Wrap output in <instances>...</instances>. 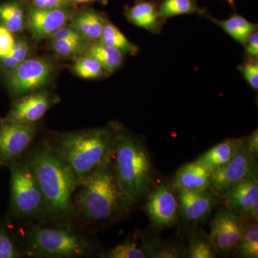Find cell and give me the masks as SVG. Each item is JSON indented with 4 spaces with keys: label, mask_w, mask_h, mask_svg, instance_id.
Listing matches in <instances>:
<instances>
[{
    "label": "cell",
    "mask_w": 258,
    "mask_h": 258,
    "mask_svg": "<svg viewBox=\"0 0 258 258\" xmlns=\"http://www.w3.org/2000/svg\"><path fill=\"white\" fill-rule=\"evenodd\" d=\"M26 160L43 195L49 218L71 224L77 217L73 196L80 185L74 171L46 142L35 146Z\"/></svg>",
    "instance_id": "cell-1"
},
{
    "label": "cell",
    "mask_w": 258,
    "mask_h": 258,
    "mask_svg": "<svg viewBox=\"0 0 258 258\" xmlns=\"http://www.w3.org/2000/svg\"><path fill=\"white\" fill-rule=\"evenodd\" d=\"M119 123L54 134L46 143L69 164L79 184L111 160Z\"/></svg>",
    "instance_id": "cell-2"
},
{
    "label": "cell",
    "mask_w": 258,
    "mask_h": 258,
    "mask_svg": "<svg viewBox=\"0 0 258 258\" xmlns=\"http://www.w3.org/2000/svg\"><path fill=\"white\" fill-rule=\"evenodd\" d=\"M77 217L88 224L105 223L125 215L135 204L121 187L111 160L79 185Z\"/></svg>",
    "instance_id": "cell-3"
},
{
    "label": "cell",
    "mask_w": 258,
    "mask_h": 258,
    "mask_svg": "<svg viewBox=\"0 0 258 258\" xmlns=\"http://www.w3.org/2000/svg\"><path fill=\"white\" fill-rule=\"evenodd\" d=\"M112 162L118 182L134 203L147 197L154 179L150 154L140 139L120 124Z\"/></svg>",
    "instance_id": "cell-4"
},
{
    "label": "cell",
    "mask_w": 258,
    "mask_h": 258,
    "mask_svg": "<svg viewBox=\"0 0 258 258\" xmlns=\"http://www.w3.org/2000/svg\"><path fill=\"white\" fill-rule=\"evenodd\" d=\"M24 255L46 258L88 257L94 252L92 241L76 232L71 224L52 226L30 225L20 230Z\"/></svg>",
    "instance_id": "cell-5"
},
{
    "label": "cell",
    "mask_w": 258,
    "mask_h": 258,
    "mask_svg": "<svg viewBox=\"0 0 258 258\" xmlns=\"http://www.w3.org/2000/svg\"><path fill=\"white\" fill-rule=\"evenodd\" d=\"M8 167L10 171L11 216L17 220L48 219L43 195L26 159L21 158Z\"/></svg>",
    "instance_id": "cell-6"
},
{
    "label": "cell",
    "mask_w": 258,
    "mask_h": 258,
    "mask_svg": "<svg viewBox=\"0 0 258 258\" xmlns=\"http://www.w3.org/2000/svg\"><path fill=\"white\" fill-rule=\"evenodd\" d=\"M53 72L54 64L48 58L29 57L5 74L7 87L12 94L19 97L42 91L50 82Z\"/></svg>",
    "instance_id": "cell-7"
},
{
    "label": "cell",
    "mask_w": 258,
    "mask_h": 258,
    "mask_svg": "<svg viewBox=\"0 0 258 258\" xmlns=\"http://www.w3.org/2000/svg\"><path fill=\"white\" fill-rule=\"evenodd\" d=\"M258 176L257 159L252 155L242 139L235 157L217 170L212 171L210 191L218 198L241 181Z\"/></svg>",
    "instance_id": "cell-8"
},
{
    "label": "cell",
    "mask_w": 258,
    "mask_h": 258,
    "mask_svg": "<svg viewBox=\"0 0 258 258\" xmlns=\"http://www.w3.org/2000/svg\"><path fill=\"white\" fill-rule=\"evenodd\" d=\"M36 123L0 119V167L21 159L37 134Z\"/></svg>",
    "instance_id": "cell-9"
},
{
    "label": "cell",
    "mask_w": 258,
    "mask_h": 258,
    "mask_svg": "<svg viewBox=\"0 0 258 258\" xmlns=\"http://www.w3.org/2000/svg\"><path fill=\"white\" fill-rule=\"evenodd\" d=\"M144 210L154 229L163 230L176 225L179 204L174 184L161 183L151 188L147 194Z\"/></svg>",
    "instance_id": "cell-10"
},
{
    "label": "cell",
    "mask_w": 258,
    "mask_h": 258,
    "mask_svg": "<svg viewBox=\"0 0 258 258\" xmlns=\"http://www.w3.org/2000/svg\"><path fill=\"white\" fill-rule=\"evenodd\" d=\"M26 4V28L37 41L71 23L78 8L42 9Z\"/></svg>",
    "instance_id": "cell-11"
},
{
    "label": "cell",
    "mask_w": 258,
    "mask_h": 258,
    "mask_svg": "<svg viewBox=\"0 0 258 258\" xmlns=\"http://www.w3.org/2000/svg\"><path fill=\"white\" fill-rule=\"evenodd\" d=\"M245 223L238 214L228 210H220L211 222L210 237L218 254H229L235 251Z\"/></svg>",
    "instance_id": "cell-12"
},
{
    "label": "cell",
    "mask_w": 258,
    "mask_h": 258,
    "mask_svg": "<svg viewBox=\"0 0 258 258\" xmlns=\"http://www.w3.org/2000/svg\"><path fill=\"white\" fill-rule=\"evenodd\" d=\"M179 215L187 223L206 220L220 203V198L210 190H187L176 188Z\"/></svg>",
    "instance_id": "cell-13"
},
{
    "label": "cell",
    "mask_w": 258,
    "mask_h": 258,
    "mask_svg": "<svg viewBox=\"0 0 258 258\" xmlns=\"http://www.w3.org/2000/svg\"><path fill=\"white\" fill-rule=\"evenodd\" d=\"M58 101V97L47 91L28 93L20 96L13 103L5 118L21 123H36Z\"/></svg>",
    "instance_id": "cell-14"
},
{
    "label": "cell",
    "mask_w": 258,
    "mask_h": 258,
    "mask_svg": "<svg viewBox=\"0 0 258 258\" xmlns=\"http://www.w3.org/2000/svg\"><path fill=\"white\" fill-rule=\"evenodd\" d=\"M226 210L235 212L244 219L246 214L258 203V176L241 181L220 198Z\"/></svg>",
    "instance_id": "cell-15"
},
{
    "label": "cell",
    "mask_w": 258,
    "mask_h": 258,
    "mask_svg": "<svg viewBox=\"0 0 258 258\" xmlns=\"http://www.w3.org/2000/svg\"><path fill=\"white\" fill-rule=\"evenodd\" d=\"M124 15L129 23L154 34H160L166 23L159 15L157 0H137L125 7Z\"/></svg>",
    "instance_id": "cell-16"
},
{
    "label": "cell",
    "mask_w": 258,
    "mask_h": 258,
    "mask_svg": "<svg viewBox=\"0 0 258 258\" xmlns=\"http://www.w3.org/2000/svg\"><path fill=\"white\" fill-rule=\"evenodd\" d=\"M108 20L104 13L94 10L88 5H84L83 8L76 10L70 23L85 41L90 42L100 40Z\"/></svg>",
    "instance_id": "cell-17"
},
{
    "label": "cell",
    "mask_w": 258,
    "mask_h": 258,
    "mask_svg": "<svg viewBox=\"0 0 258 258\" xmlns=\"http://www.w3.org/2000/svg\"><path fill=\"white\" fill-rule=\"evenodd\" d=\"M212 171L196 161L186 163L176 171L174 186L178 189L209 190Z\"/></svg>",
    "instance_id": "cell-18"
},
{
    "label": "cell",
    "mask_w": 258,
    "mask_h": 258,
    "mask_svg": "<svg viewBox=\"0 0 258 258\" xmlns=\"http://www.w3.org/2000/svg\"><path fill=\"white\" fill-rule=\"evenodd\" d=\"M243 139H227L214 146L195 161L214 171L225 165L236 154Z\"/></svg>",
    "instance_id": "cell-19"
},
{
    "label": "cell",
    "mask_w": 258,
    "mask_h": 258,
    "mask_svg": "<svg viewBox=\"0 0 258 258\" xmlns=\"http://www.w3.org/2000/svg\"><path fill=\"white\" fill-rule=\"evenodd\" d=\"M83 55L96 59L109 75L121 68L124 62L125 55L116 49L107 46L99 40L87 42Z\"/></svg>",
    "instance_id": "cell-20"
},
{
    "label": "cell",
    "mask_w": 258,
    "mask_h": 258,
    "mask_svg": "<svg viewBox=\"0 0 258 258\" xmlns=\"http://www.w3.org/2000/svg\"><path fill=\"white\" fill-rule=\"evenodd\" d=\"M204 17L216 24L227 35L242 45L245 44L251 34L257 30V24L250 23L247 19L236 13L225 20H217L210 15V13Z\"/></svg>",
    "instance_id": "cell-21"
},
{
    "label": "cell",
    "mask_w": 258,
    "mask_h": 258,
    "mask_svg": "<svg viewBox=\"0 0 258 258\" xmlns=\"http://www.w3.org/2000/svg\"><path fill=\"white\" fill-rule=\"evenodd\" d=\"M0 25L12 33H20L26 28V4L24 0L0 3Z\"/></svg>",
    "instance_id": "cell-22"
},
{
    "label": "cell",
    "mask_w": 258,
    "mask_h": 258,
    "mask_svg": "<svg viewBox=\"0 0 258 258\" xmlns=\"http://www.w3.org/2000/svg\"><path fill=\"white\" fill-rule=\"evenodd\" d=\"M218 255L210 235L200 229L190 232L187 247L183 251L182 257L187 258H215Z\"/></svg>",
    "instance_id": "cell-23"
},
{
    "label": "cell",
    "mask_w": 258,
    "mask_h": 258,
    "mask_svg": "<svg viewBox=\"0 0 258 258\" xmlns=\"http://www.w3.org/2000/svg\"><path fill=\"white\" fill-rule=\"evenodd\" d=\"M159 15L164 20L184 15L208 14L206 8L199 7L198 0H161L158 1Z\"/></svg>",
    "instance_id": "cell-24"
},
{
    "label": "cell",
    "mask_w": 258,
    "mask_h": 258,
    "mask_svg": "<svg viewBox=\"0 0 258 258\" xmlns=\"http://www.w3.org/2000/svg\"><path fill=\"white\" fill-rule=\"evenodd\" d=\"M99 41L107 46L120 51L124 55L134 56L139 52V47L129 40L109 20L105 24Z\"/></svg>",
    "instance_id": "cell-25"
},
{
    "label": "cell",
    "mask_w": 258,
    "mask_h": 258,
    "mask_svg": "<svg viewBox=\"0 0 258 258\" xmlns=\"http://www.w3.org/2000/svg\"><path fill=\"white\" fill-rule=\"evenodd\" d=\"M142 249L147 257L176 258L181 257V249L175 244L167 241L159 240L155 237L144 234L140 235Z\"/></svg>",
    "instance_id": "cell-26"
},
{
    "label": "cell",
    "mask_w": 258,
    "mask_h": 258,
    "mask_svg": "<svg viewBox=\"0 0 258 258\" xmlns=\"http://www.w3.org/2000/svg\"><path fill=\"white\" fill-rule=\"evenodd\" d=\"M235 250L241 257H258L257 222H245L242 235Z\"/></svg>",
    "instance_id": "cell-27"
},
{
    "label": "cell",
    "mask_w": 258,
    "mask_h": 258,
    "mask_svg": "<svg viewBox=\"0 0 258 258\" xmlns=\"http://www.w3.org/2000/svg\"><path fill=\"white\" fill-rule=\"evenodd\" d=\"M30 50L31 47L28 41L21 38L15 40L11 52L8 55L0 57V72L7 74L18 67L29 58Z\"/></svg>",
    "instance_id": "cell-28"
},
{
    "label": "cell",
    "mask_w": 258,
    "mask_h": 258,
    "mask_svg": "<svg viewBox=\"0 0 258 258\" xmlns=\"http://www.w3.org/2000/svg\"><path fill=\"white\" fill-rule=\"evenodd\" d=\"M75 74L83 79H97L110 76L96 59L88 55L76 57L72 66Z\"/></svg>",
    "instance_id": "cell-29"
},
{
    "label": "cell",
    "mask_w": 258,
    "mask_h": 258,
    "mask_svg": "<svg viewBox=\"0 0 258 258\" xmlns=\"http://www.w3.org/2000/svg\"><path fill=\"white\" fill-rule=\"evenodd\" d=\"M24 254L17 244L8 224L0 220V258H20Z\"/></svg>",
    "instance_id": "cell-30"
},
{
    "label": "cell",
    "mask_w": 258,
    "mask_h": 258,
    "mask_svg": "<svg viewBox=\"0 0 258 258\" xmlns=\"http://www.w3.org/2000/svg\"><path fill=\"white\" fill-rule=\"evenodd\" d=\"M87 42L83 40H50L51 50L64 57H77L83 55Z\"/></svg>",
    "instance_id": "cell-31"
},
{
    "label": "cell",
    "mask_w": 258,
    "mask_h": 258,
    "mask_svg": "<svg viewBox=\"0 0 258 258\" xmlns=\"http://www.w3.org/2000/svg\"><path fill=\"white\" fill-rule=\"evenodd\" d=\"M106 258H146L145 252L142 247H138L134 242L125 241L111 249L102 256Z\"/></svg>",
    "instance_id": "cell-32"
},
{
    "label": "cell",
    "mask_w": 258,
    "mask_h": 258,
    "mask_svg": "<svg viewBox=\"0 0 258 258\" xmlns=\"http://www.w3.org/2000/svg\"><path fill=\"white\" fill-rule=\"evenodd\" d=\"M246 82L254 90L258 89V60L244 59L243 63L237 66Z\"/></svg>",
    "instance_id": "cell-33"
},
{
    "label": "cell",
    "mask_w": 258,
    "mask_h": 258,
    "mask_svg": "<svg viewBox=\"0 0 258 258\" xmlns=\"http://www.w3.org/2000/svg\"><path fill=\"white\" fill-rule=\"evenodd\" d=\"M27 4L42 8V9H56V8H77L70 0H24Z\"/></svg>",
    "instance_id": "cell-34"
},
{
    "label": "cell",
    "mask_w": 258,
    "mask_h": 258,
    "mask_svg": "<svg viewBox=\"0 0 258 258\" xmlns=\"http://www.w3.org/2000/svg\"><path fill=\"white\" fill-rule=\"evenodd\" d=\"M15 40L13 33L4 27L0 26V57H5L11 52Z\"/></svg>",
    "instance_id": "cell-35"
},
{
    "label": "cell",
    "mask_w": 258,
    "mask_h": 258,
    "mask_svg": "<svg viewBox=\"0 0 258 258\" xmlns=\"http://www.w3.org/2000/svg\"><path fill=\"white\" fill-rule=\"evenodd\" d=\"M48 38H50V40H83V37L79 35V32L75 30L71 23L67 24L62 28L58 29Z\"/></svg>",
    "instance_id": "cell-36"
},
{
    "label": "cell",
    "mask_w": 258,
    "mask_h": 258,
    "mask_svg": "<svg viewBox=\"0 0 258 258\" xmlns=\"http://www.w3.org/2000/svg\"><path fill=\"white\" fill-rule=\"evenodd\" d=\"M244 47V59L258 60V31L255 30L251 34L247 42L243 45Z\"/></svg>",
    "instance_id": "cell-37"
},
{
    "label": "cell",
    "mask_w": 258,
    "mask_h": 258,
    "mask_svg": "<svg viewBox=\"0 0 258 258\" xmlns=\"http://www.w3.org/2000/svg\"><path fill=\"white\" fill-rule=\"evenodd\" d=\"M246 143L249 150L252 153L256 159L258 158V131L254 130L247 138H246Z\"/></svg>",
    "instance_id": "cell-38"
},
{
    "label": "cell",
    "mask_w": 258,
    "mask_h": 258,
    "mask_svg": "<svg viewBox=\"0 0 258 258\" xmlns=\"http://www.w3.org/2000/svg\"><path fill=\"white\" fill-rule=\"evenodd\" d=\"M74 5L78 7V5H90L94 3H101L102 5H106L108 3L107 0H70Z\"/></svg>",
    "instance_id": "cell-39"
},
{
    "label": "cell",
    "mask_w": 258,
    "mask_h": 258,
    "mask_svg": "<svg viewBox=\"0 0 258 258\" xmlns=\"http://www.w3.org/2000/svg\"><path fill=\"white\" fill-rule=\"evenodd\" d=\"M225 1L227 2L235 9V0H225Z\"/></svg>",
    "instance_id": "cell-40"
}]
</instances>
